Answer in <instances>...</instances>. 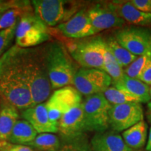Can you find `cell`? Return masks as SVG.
Returning <instances> with one entry per match:
<instances>
[{"instance_id":"6da1fadb","label":"cell","mask_w":151,"mask_h":151,"mask_svg":"<svg viewBox=\"0 0 151 151\" xmlns=\"http://www.w3.org/2000/svg\"><path fill=\"white\" fill-rule=\"evenodd\" d=\"M9 52L29 87L34 106L48 99L52 92L45 58L44 45L34 48L11 46Z\"/></svg>"},{"instance_id":"7a4b0ae2","label":"cell","mask_w":151,"mask_h":151,"mask_svg":"<svg viewBox=\"0 0 151 151\" xmlns=\"http://www.w3.org/2000/svg\"><path fill=\"white\" fill-rule=\"evenodd\" d=\"M8 50L0 58V97L23 111L34 106L32 97Z\"/></svg>"},{"instance_id":"3957f363","label":"cell","mask_w":151,"mask_h":151,"mask_svg":"<svg viewBox=\"0 0 151 151\" xmlns=\"http://www.w3.org/2000/svg\"><path fill=\"white\" fill-rule=\"evenodd\" d=\"M45 58L52 90L73 85L77 69L65 45L52 41L44 44Z\"/></svg>"},{"instance_id":"277c9868","label":"cell","mask_w":151,"mask_h":151,"mask_svg":"<svg viewBox=\"0 0 151 151\" xmlns=\"http://www.w3.org/2000/svg\"><path fill=\"white\" fill-rule=\"evenodd\" d=\"M66 48L71 58L81 67L103 70L104 55L106 51L104 39L94 35L79 39H70Z\"/></svg>"},{"instance_id":"5b68a950","label":"cell","mask_w":151,"mask_h":151,"mask_svg":"<svg viewBox=\"0 0 151 151\" xmlns=\"http://www.w3.org/2000/svg\"><path fill=\"white\" fill-rule=\"evenodd\" d=\"M34 12L48 27H55L67 22L81 9L83 3L65 0H34Z\"/></svg>"},{"instance_id":"8992f818","label":"cell","mask_w":151,"mask_h":151,"mask_svg":"<svg viewBox=\"0 0 151 151\" xmlns=\"http://www.w3.org/2000/svg\"><path fill=\"white\" fill-rule=\"evenodd\" d=\"M50 29L36 16L34 11L22 17L17 24L16 45L20 48H34L48 41Z\"/></svg>"},{"instance_id":"52a82bcc","label":"cell","mask_w":151,"mask_h":151,"mask_svg":"<svg viewBox=\"0 0 151 151\" xmlns=\"http://www.w3.org/2000/svg\"><path fill=\"white\" fill-rule=\"evenodd\" d=\"M87 132H104L109 128L111 104L102 93L87 96L82 101Z\"/></svg>"},{"instance_id":"ba28073f","label":"cell","mask_w":151,"mask_h":151,"mask_svg":"<svg viewBox=\"0 0 151 151\" xmlns=\"http://www.w3.org/2000/svg\"><path fill=\"white\" fill-rule=\"evenodd\" d=\"M113 37L122 47L134 55L151 52V28L129 26L119 28Z\"/></svg>"},{"instance_id":"9c48e42d","label":"cell","mask_w":151,"mask_h":151,"mask_svg":"<svg viewBox=\"0 0 151 151\" xmlns=\"http://www.w3.org/2000/svg\"><path fill=\"white\" fill-rule=\"evenodd\" d=\"M73 85L81 94L87 97L92 94L103 93L107 88L111 86L112 80L101 69L81 67L74 76Z\"/></svg>"},{"instance_id":"30bf717a","label":"cell","mask_w":151,"mask_h":151,"mask_svg":"<svg viewBox=\"0 0 151 151\" xmlns=\"http://www.w3.org/2000/svg\"><path fill=\"white\" fill-rule=\"evenodd\" d=\"M143 118L144 114L141 103L111 105L109 110V127L114 132H122L143 120Z\"/></svg>"},{"instance_id":"8fae6325","label":"cell","mask_w":151,"mask_h":151,"mask_svg":"<svg viewBox=\"0 0 151 151\" xmlns=\"http://www.w3.org/2000/svg\"><path fill=\"white\" fill-rule=\"evenodd\" d=\"M57 29L70 39H83L98 33L90 21L86 8L81 9L67 22L57 26Z\"/></svg>"},{"instance_id":"7c38bea8","label":"cell","mask_w":151,"mask_h":151,"mask_svg":"<svg viewBox=\"0 0 151 151\" xmlns=\"http://www.w3.org/2000/svg\"><path fill=\"white\" fill-rule=\"evenodd\" d=\"M87 9V14L97 32L105 29L121 28L126 22L109 9L106 3L93 4Z\"/></svg>"},{"instance_id":"4fadbf2b","label":"cell","mask_w":151,"mask_h":151,"mask_svg":"<svg viewBox=\"0 0 151 151\" xmlns=\"http://www.w3.org/2000/svg\"><path fill=\"white\" fill-rule=\"evenodd\" d=\"M106 4L117 16L129 24L140 27L151 26V13L139 11L129 1H112Z\"/></svg>"},{"instance_id":"5bb4252c","label":"cell","mask_w":151,"mask_h":151,"mask_svg":"<svg viewBox=\"0 0 151 151\" xmlns=\"http://www.w3.org/2000/svg\"><path fill=\"white\" fill-rule=\"evenodd\" d=\"M82 101V94L74 87L68 86L55 90L45 104L47 108L56 109L64 114Z\"/></svg>"},{"instance_id":"9a60e30c","label":"cell","mask_w":151,"mask_h":151,"mask_svg":"<svg viewBox=\"0 0 151 151\" xmlns=\"http://www.w3.org/2000/svg\"><path fill=\"white\" fill-rule=\"evenodd\" d=\"M21 116L35 128L37 133H58V124L49 120L46 104L41 103L21 111Z\"/></svg>"},{"instance_id":"2e32d148","label":"cell","mask_w":151,"mask_h":151,"mask_svg":"<svg viewBox=\"0 0 151 151\" xmlns=\"http://www.w3.org/2000/svg\"><path fill=\"white\" fill-rule=\"evenodd\" d=\"M60 136L69 137L86 133V124L82 103L62 115L59 122Z\"/></svg>"},{"instance_id":"e0dca14e","label":"cell","mask_w":151,"mask_h":151,"mask_svg":"<svg viewBox=\"0 0 151 151\" xmlns=\"http://www.w3.org/2000/svg\"><path fill=\"white\" fill-rule=\"evenodd\" d=\"M92 151H132L118 132L106 130L96 132L90 139Z\"/></svg>"},{"instance_id":"ac0fdd59","label":"cell","mask_w":151,"mask_h":151,"mask_svg":"<svg viewBox=\"0 0 151 151\" xmlns=\"http://www.w3.org/2000/svg\"><path fill=\"white\" fill-rule=\"evenodd\" d=\"M19 118L18 109L0 97V143L8 141Z\"/></svg>"},{"instance_id":"d6986e66","label":"cell","mask_w":151,"mask_h":151,"mask_svg":"<svg viewBox=\"0 0 151 151\" xmlns=\"http://www.w3.org/2000/svg\"><path fill=\"white\" fill-rule=\"evenodd\" d=\"M148 126L144 120L137 122L122 132V137L126 145L132 150H139L145 146L147 140Z\"/></svg>"},{"instance_id":"ffe728a7","label":"cell","mask_w":151,"mask_h":151,"mask_svg":"<svg viewBox=\"0 0 151 151\" xmlns=\"http://www.w3.org/2000/svg\"><path fill=\"white\" fill-rule=\"evenodd\" d=\"M117 88L123 89L137 97L140 103H148L150 101V86L137 78H132L124 75L121 82L112 85Z\"/></svg>"},{"instance_id":"44dd1931","label":"cell","mask_w":151,"mask_h":151,"mask_svg":"<svg viewBox=\"0 0 151 151\" xmlns=\"http://www.w3.org/2000/svg\"><path fill=\"white\" fill-rule=\"evenodd\" d=\"M37 136V132L31 124L25 120H18L11 131L8 141L14 144L27 146Z\"/></svg>"},{"instance_id":"7402d4cb","label":"cell","mask_w":151,"mask_h":151,"mask_svg":"<svg viewBox=\"0 0 151 151\" xmlns=\"http://www.w3.org/2000/svg\"><path fill=\"white\" fill-rule=\"evenodd\" d=\"M59 151H92L90 140L86 133L69 137L60 136Z\"/></svg>"},{"instance_id":"603a6c76","label":"cell","mask_w":151,"mask_h":151,"mask_svg":"<svg viewBox=\"0 0 151 151\" xmlns=\"http://www.w3.org/2000/svg\"><path fill=\"white\" fill-rule=\"evenodd\" d=\"M104 41L106 48L122 68H126L137 58L138 56L122 47L113 36L104 39Z\"/></svg>"},{"instance_id":"cb8c5ba5","label":"cell","mask_w":151,"mask_h":151,"mask_svg":"<svg viewBox=\"0 0 151 151\" xmlns=\"http://www.w3.org/2000/svg\"><path fill=\"white\" fill-rule=\"evenodd\" d=\"M27 146L39 151H59L60 139L51 133H41Z\"/></svg>"},{"instance_id":"d4e9b609","label":"cell","mask_w":151,"mask_h":151,"mask_svg":"<svg viewBox=\"0 0 151 151\" xmlns=\"http://www.w3.org/2000/svg\"><path fill=\"white\" fill-rule=\"evenodd\" d=\"M32 4L23 7L13 8L1 14L0 17V30L11 27L15 24L18 23L22 17L26 14L32 11Z\"/></svg>"},{"instance_id":"484cf974","label":"cell","mask_w":151,"mask_h":151,"mask_svg":"<svg viewBox=\"0 0 151 151\" xmlns=\"http://www.w3.org/2000/svg\"><path fill=\"white\" fill-rule=\"evenodd\" d=\"M103 71H104L111 77L112 85L121 82L125 75L123 68L116 61L106 48L104 55Z\"/></svg>"},{"instance_id":"4316f807","label":"cell","mask_w":151,"mask_h":151,"mask_svg":"<svg viewBox=\"0 0 151 151\" xmlns=\"http://www.w3.org/2000/svg\"><path fill=\"white\" fill-rule=\"evenodd\" d=\"M102 94L111 105L122 104L131 102L140 103L137 97H135L126 90L117 88L113 86L107 88Z\"/></svg>"},{"instance_id":"83f0119b","label":"cell","mask_w":151,"mask_h":151,"mask_svg":"<svg viewBox=\"0 0 151 151\" xmlns=\"http://www.w3.org/2000/svg\"><path fill=\"white\" fill-rule=\"evenodd\" d=\"M150 59L151 52L138 56L134 61L132 62L129 66H127L124 69V74L130 78L139 79V77L144 70Z\"/></svg>"},{"instance_id":"f1b7e54d","label":"cell","mask_w":151,"mask_h":151,"mask_svg":"<svg viewBox=\"0 0 151 151\" xmlns=\"http://www.w3.org/2000/svg\"><path fill=\"white\" fill-rule=\"evenodd\" d=\"M17 24L0 31V58L11 47L16 36Z\"/></svg>"},{"instance_id":"f546056e","label":"cell","mask_w":151,"mask_h":151,"mask_svg":"<svg viewBox=\"0 0 151 151\" xmlns=\"http://www.w3.org/2000/svg\"><path fill=\"white\" fill-rule=\"evenodd\" d=\"M30 1H16V0H9L4 1L0 0V14H3L6 11L13 8H18V7H23L25 6L29 5Z\"/></svg>"},{"instance_id":"4dcf8cb0","label":"cell","mask_w":151,"mask_h":151,"mask_svg":"<svg viewBox=\"0 0 151 151\" xmlns=\"http://www.w3.org/2000/svg\"><path fill=\"white\" fill-rule=\"evenodd\" d=\"M0 151H35L32 148L24 145L14 144L9 141L0 143Z\"/></svg>"},{"instance_id":"1f68e13d","label":"cell","mask_w":151,"mask_h":151,"mask_svg":"<svg viewBox=\"0 0 151 151\" xmlns=\"http://www.w3.org/2000/svg\"><path fill=\"white\" fill-rule=\"evenodd\" d=\"M129 1L139 11L151 13V0H132Z\"/></svg>"},{"instance_id":"d6a6232c","label":"cell","mask_w":151,"mask_h":151,"mask_svg":"<svg viewBox=\"0 0 151 151\" xmlns=\"http://www.w3.org/2000/svg\"><path fill=\"white\" fill-rule=\"evenodd\" d=\"M46 109L47 111H48L49 120H50V122L54 124H58V126H59V122L62 118V115H63V113L56 109L47 108V107Z\"/></svg>"},{"instance_id":"836d02e7","label":"cell","mask_w":151,"mask_h":151,"mask_svg":"<svg viewBox=\"0 0 151 151\" xmlns=\"http://www.w3.org/2000/svg\"><path fill=\"white\" fill-rule=\"evenodd\" d=\"M139 79L148 86H151V59L139 77Z\"/></svg>"},{"instance_id":"e575fe53","label":"cell","mask_w":151,"mask_h":151,"mask_svg":"<svg viewBox=\"0 0 151 151\" xmlns=\"http://www.w3.org/2000/svg\"><path fill=\"white\" fill-rule=\"evenodd\" d=\"M147 116H148L149 122L151 124V101H149L147 104Z\"/></svg>"},{"instance_id":"d590c367","label":"cell","mask_w":151,"mask_h":151,"mask_svg":"<svg viewBox=\"0 0 151 151\" xmlns=\"http://www.w3.org/2000/svg\"><path fill=\"white\" fill-rule=\"evenodd\" d=\"M146 151H151V127L149 130L148 139L146 145Z\"/></svg>"},{"instance_id":"8d00e7d4","label":"cell","mask_w":151,"mask_h":151,"mask_svg":"<svg viewBox=\"0 0 151 151\" xmlns=\"http://www.w3.org/2000/svg\"><path fill=\"white\" fill-rule=\"evenodd\" d=\"M150 97H151V86H150Z\"/></svg>"},{"instance_id":"74e56055","label":"cell","mask_w":151,"mask_h":151,"mask_svg":"<svg viewBox=\"0 0 151 151\" xmlns=\"http://www.w3.org/2000/svg\"><path fill=\"white\" fill-rule=\"evenodd\" d=\"M132 151H139V150H132Z\"/></svg>"},{"instance_id":"f35d334b","label":"cell","mask_w":151,"mask_h":151,"mask_svg":"<svg viewBox=\"0 0 151 151\" xmlns=\"http://www.w3.org/2000/svg\"><path fill=\"white\" fill-rule=\"evenodd\" d=\"M35 150V151H39V150Z\"/></svg>"},{"instance_id":"ab89813d","label":"cell","mask_w":151,"mask_h":151,"mask_svg":"<svg viewBox=\"0 0 151 151\" xmlns=\"http://www.w3.org/2000/svg\"><path fill=\"white\" fill-rule=\"evenodd\" d=\"M0 17H1V14H0Z\"/></svg>"}]
</instances>
